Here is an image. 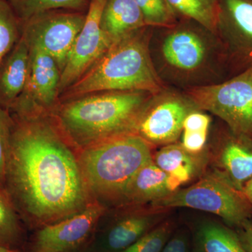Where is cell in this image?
Instances as JSON below:
<instances>
[{
    "label": "cell",
    "instance_id": "obj_1",
    "mask_svg": "<svg viewBox=\"0 0 252 252\" xmlns=\"http://www.w3.org/2000/svg\"><path fill=\"white\" fill-rule=\"evenodd\" d=\"M12 117L4 189L21 220L37 229L74 216L94 203L77 151L51 115Z\"/></svg>",
    "mask_w": 252,
    "mask_h": 252
},
{
    "label": "cell",
    "instance_id": "obj_2",
    "mask_svg": "<svg viewBox=\"0 0 252 252\" xmlns=\"http://www.w3.org/2000/svg\"><path fill=\"white\" fill-rule=\"evenodd\" d=\"M149 51L165 86L187 90L217 84L224 81L221 78L229 69L218 36L193 21L180 20L171 27L154 28Z\"/></svg>",
    "mask_w": 252,
    "mask_h": 252
},
{
    "label": "cell",
    "instance_id": "obj_3",
    "mask_svg": "<svg viewBox=\"0 0 252 252\" xmlns=\"http://www.w3.org/2000/svg\"><path fill=\"white\" fill-rule=\"evenodd\" d=\"M152 94L144 91L94 93L61 101L51 117L79 152L112 137L134 133L137 118Z\"/></svg>",
    "mask_w": 252,
    "mask_h": 252
},
{
    "label": "cell",
    "instance_id": "obj_4",
    "mask_svg": "<svg viewBox=\"0 0 252 252\" xmlns=\"http://www.w3.org/2000/svg\"><path fill=\"white\" fill-rule=\"evenodd\" d=\"M153 29L147 26L112 44L87 72L60 95V102L104 91L157 94L165 89L149 51Z\"/></svg>",
    "mask_w": 252,
    "mask_h": 252
},
{
    "label": "cell",
    "instance_id": "obj_5",
    "mask_svg": "<svg viewBox=\"0 0 252 252\" xmlns=\"http://www.w3.org/2000/svg\"><path fill=\"white\" fill-rule=\"evenodd\" d=\"M154 148L140 136L127 133L78 152L81 171L94 201L107 210L119 207L131 180L152 161Z\"/></svg>",
    "mask_w": 252,
    "mask_h": 252
},
{
    "label": "cell",
    "instance_id": "obj_6",
    "mask_svg": "<svg viewBox=\"0 0 252 252\" xmlns=\"http://www.w3.org/2000/svg\"><path fill=\"white\" fill-rule=\"evenodd\" d=\"M148 206L170 210L175 207L195 209L217 215L235 228L252 217V205L243 192L216 172L203 175L193 185L179 189Z\"/></svg>",
    "mask_w": 252,
    "mask_h": 252
},
{
    "label": "cell",
    "instance_id": "obj_7",
    "mask_svg": "<svg viewBox=\"0 0 252 252\" xmlns=\"http://www.w3.org/2000/svg\"><path fill=\"white\" fill-rule=\"evenodd\" d=\"M184 94L197 108L220 118L235 135L252 140V67L226 80L190 88Z\"/></svg>",
    "mask_w": 252,
    "mask_h": 252
},
{
    "label": "cell",
    "instance_id": "obj_8",
    "mask_svg": "<svg viewBox=\"0 0 252 252\" xmlns=\"http://www.w3.org/2000/svg\"><path fill=\"white\" fill-rule=\"evenodd\" d=\"M198 109L185 94L166 87L152 94L141 111L134 134L153 147L178 142L189 113Z\"/></svg>",
    "mask_w": 252,
    "mask_h": 252
},
{
    "label": "cell",
    "instance_id": "obj_9",
    "mask_svg": "<svg viewBox=\"0 0 252 252\" xmlns=\"http://www.w3.org/2000/svg\"><path fill=\"white\" fill-rule=\"evenodd\" d=\"M86 14L82 11L62 9L40 13L21 25V36L30 48L41 50L51 56L62 72L84 26Z\"/></svg>",
    "mask_w": 252,
    "mask_h": 252
},
{
    "label": "cell",
    "instance_id": "obj_10",
    "mask_svg": "<svg viewBox=\"0 0 252 252\" xmlns=\"http://www.w3.org/2000/svg\"><path fill=\"white\" fill-rule=\"evenodd\" d=\"M29 69L26 86L9 112L18 118L51 115L59 104L61 71L51 56L30 48Z\"/></svg>",
    "mask_w": 252,
    "mask_h": 252
},
{
    "label": "cell",
    "instance_id": "obj_11",
    "mask_svg": "<svg viewBox=\"0 0 252 252\" xmlns=\"http://www.w3.org/2000/svg\"><path fill=\"white\" fill-rule=\"evenodd\" d=\"M217 35L229 70L252 67V0H219Z\"/></svg>",
    "mask_w": 252,
    "mask_h": 252
},
{
    "label": "cell",
    "instance_id": "obj_12",
    "mask_svg": "<svg viewBox=\"0 0 252 252\" xmlns=\"http://www.w3.org/2000/svg\"><path fill=\"white\" fill-rule=\"evenodd\" d=\"M107 209L94 202L84 211L37 228L26 252H81L92 240Z\"/></svg>",
    "mask_w": 252,
    "mask_h": 252
},
{
    "label": "cell",
    "instance_id": "obj_13",
    "mask_svg": "<svg viewBox=\"0 0 252 252\" xmlns=\"http://www.w3.org/2000/svg\"><path fill=\"white\" fill-rule=\"evenodd\" d=\"M107 0H90L85 22L61 72L60 95L95 64L110 47L101 28V17Z\"/></svg>",
    "mask_w": 252,
    "mask_h": 252
},
{
    "label": "cell",
    "instance_id": "obj_14",
    "mask_svg": "<svg viewBox=\"0 0 252 252\" xmlns=\"http://www.w3.org/2000/svg\"><path fill=\"white\" fill-rule=\"evenodd\" d=\"M114 209L115 215L102 235L106 252H119L128 248L166 220L170 210L151 206Z\"/></svg>",
    "mask_w": 252,
    "mask_h": 252
},
{
    "label": "cell",
    "instance_id": "obj_15",
    "mask_svg": "<svg viewBox=\"0 0 252 252\" xmlns=\"http://www.w3.org/2000/svg\"><path fill=\"white\" fill-rule=\"evenodd\" d=\"M212 157L215 172L239 190L252 178V140L235 135L226 126L216 136Z\"/></svg>",
    "mask_w": 252,
    "mask_h": 252
},
{
    "label": "cell",
    "instance_id": "obj_16",
    "mask_svg": "<svg viewBox=\"0 0 252 252\" xmlns=\"http://www.w3.org/2000/svg\"><path fill=\"white\" fill-rule=\"evenodd\" d=\"M180 188L175 180L152 160L144 165L131 180L118 207L150 205Z\"/></svg>",
    "mask_w": 252,
    "mask_h": 252
},
{
    "label": "cell",
    "instance_id": "obj_17",
    "mask_svg": "<svg viewBox=\"0 0 252 252\" xmlns=\"http://www.w3.org/2000/svg\"><path fill=\"white\" fill-rule=\"evenodd\" d=\"M30 49L21 36L0 63V107L9 111L22 94L29 69Z\"/></svg>",
    "mask_w": 252,
    "mask_h": 252
},
{
    "label": "cell",
    "instance_id": "obj_18",
    "mask_svg": "<svg viewBox=\"0 0 252 252\" xmlns=\"http://www.w3.org/2000/svg\"><path fill=\"white\" fill-rule=\"evenodd\" d=\"M147 26L134 0H107L101 17V28L110 45Z\"/></svg>",
    "mask_w": 252,
    "mask_h": 252
},
{
    "label": "cell",
    "instance_id": "obj_19",
    "mask_svg": "<svg viewBox=\"0 0 252 252\" xmlns=\"http://www.w3.org/2000/svg\"><path fill=\"white\" fill-rule=\"evenodd\" d=\"M200 154L189 153L180 142H176L162 146L154 152L152 160L181 187L201 173L204 160Z\"/></svg>",
    "mask_w": 252,
    "mask_h": 252
},
{
    "label": "cell",
    "instance_id": "obj_20",
    "mask_svg": "<svg viewBox=\"0 0 252 252\" xmlns=\"http://www.w3.org/2000/svg\"><path fill=\"white\" fill-rule=\"evenodd\" d=\"M197 241L205 252H248L235 230L215 221H205L199 226Z\"/></svg>",
    "mask_w": 252,
    "mask_h": 252
},
{
    "label": "cell",
    "instance_id": "obj_21",
    "mask_svg": "<svg viewBox=\"0 0 252 252\" xmlns=\"http://www.w3.org/2000/svg\"><path fill=\"white\" fill-rule=\"evenodd\" d=\"M180 20L198 23L217 35L219 0H166Z\"/></svg>",
    "mask_w": 252,
    "mask_h": 252
},
{
    "label": "cell",
    "instance_id": "obj_22",
    "mask_svg": "<svg viewBox=\"0 0 252 252\" xmlns=\"http://www.w3.org/2000/svg\"><path fill=\"white\" fill-rule=\"evenodd\" d=\"M21 217L4 189L0 188V247L18 250L23 230Z\"/></svg>",
    "mask_w": 252,
    "mask_h": 252
},
{
    "label": "cell",
    "instance_id": "obj_23",
    "mask_svg": "<svg viewBox=\"0 0 252 252\" xmlns=\"http://www.w3.org/2000/svg\"><path fill=\"white\" fill-rule=\"evenodd\" d=\"M21 25L36 14L51 10L86 12L90 0H6Z\"/></svg>",
    "mask_w": 252,
    "mask_h": 252
},
{
    "label": "cell",
    "instance_id": "obj_24",
    "mask_svg": "<svg viewBox=\"0 0 252 252\" xmlns=\"http://www.w3.org/2000/svg\"><path fill=\"white\" fill-rule=\"evenodd\" d=\"M22 26L6 0H0V63L21 39Z\"/></svg>",
    "mask_w": 252,
    "mask_h": 252
},
{
    "label": "cell",
    "instance_id": "obj_25",
    "mask_svg": "<svg viewBox=\"0 0 252 252\" xmlns=\"http://www.w3.org/2000/svg\"><path fill=\"white\" fill-rule=\"evenodd\" d=\"M149 27L168 28L180 21L166 0H134Z\"/></svg>",
    "mask_w": 252,
    "mask_h": 252
},
{
    "label": "cell",
    "instance_id": "obj_26",
    "mask_svg": "<svg viewBox=\"0 0 252 252\" xmlns=\"http://www.w3.org/2000/svg\"><path fill=\"white\" fill-rule=\"evenodd\" d=\"M175 228L174 220L166 219L140 240L119 252H161Z\"/></svg>",
    "mask_w": 252,
    "mask_h": 252
},
{
    "label": "cell",
    "instance_id": "obj_27",
    "mask_svg": "<svg viewBox=\"0 0 252 252\" xmlns=\"http://www.w3.org/2000/svg\"><path fill=\"white\" fill-rule=\"evenodd\" d=\"M14 118L9 111L0 107V188L4 189L11 148Z\"/></svg>",
    "mask_w": 252,
    "mask_h": 252
},
{
    "label": "cell",
    "instance_id": "obj_28",
    "mask_svg": "<svg viewBox=\"0 0 252 252\" xmlns=\"http://www.w3.org/2000/svg\"><path fill=\"white\" fill-rule=\"evenodd\" d=\"M209 132H187L183 131L180 143L189 153L198 155L203 152L207 145Z\"/></svg>",
    "mask_w": 252,
    "mask_h": 252
},
{
    "label": "cell",
    "instance_id": "obj_29",
    "mask_svg": "<svg viewBox=\"0 0 252 252\" xmlns=\"http://www.w3.org/2000/svg\"><path fill=\"white\" fill-rule=\"evenodd\" d=\"M212 119L210 116L200 109L189 113L183 124V131L187 132H209ZM182 131V132H183Z\"/></svg>",
    "mask_w": 252,
    "mask_h": 252
},
{
    "label": "cell",
    "instance_id": "obj_30",
    "mask_svg": "<svg viewBox=\"0 0 252 252\" xmlns=\"http://www.w3.org/2000/svg\"><path fill=\"white\" fill-rule=\"evenodd\" d=\"M189 242L187 232H176L173 233L162 249L161 252H189Z\"/></svg>",
    "mask_w": 252,
    "mask_h": 252
},
{
    "label": "cell",
    "instance_id": "obj_31",
    "mask_svg": "<svg viewBox=\"0 0 252 252\" xmlns=\"http://www.w3.org/2000/svg\"><path fill=\"white\" fill-rule=\"evenodd\" d=\"M237 234L244 248L248 252H252V220H245L236 228Z\"/></svg>",
    "mask_w": 252,
    "mask_h": 252
},
{
    "label": "cell",
    "instance_id": "obj_32",
    "mask_svg": "<svg viewBox=\"0 0 252 252\" xmlns=\"http://www.w3.org/2000/svg\"><path fill=\"white\" fill-rule=\"evenodd\" d=\"M242 191L252 205V178L244 185Z\"/></svg>",
    "mask_w": 252,
    "mask_h": 252
},
{
    "label": "cell",
    "instance_id": "obj_33",
    "mask_svg": "<svg viewBox=\"0 0 252 252\" xmlns=\"http://www.w3.org/2000/svg\"><path fill=\"white\" fill-rule=\"evenodd\" d=\"M0 252H22L20 251V250H8V249L3 248H1V247H0Z\"/></svg>",
    "mask_w": 252,
    "mask_h": 252
},
{
    "label": "cell",
    "instance_id": "obj_34",
    "mask_svg": "<svg viewBox=\"0 0 252 252\" xmlns=\"http://www.w3.org/2000/svg\"><path fill=\"white\" fill-rule=\"evenodd\" d=\"M193 252H205L204 251L203 249H202L201 248H200V246H199L198 244H197V246L195 247V249H194Z\"/></svg>",
    "mask_w": 252,
    "mask_h": 252
}]
</instances>
